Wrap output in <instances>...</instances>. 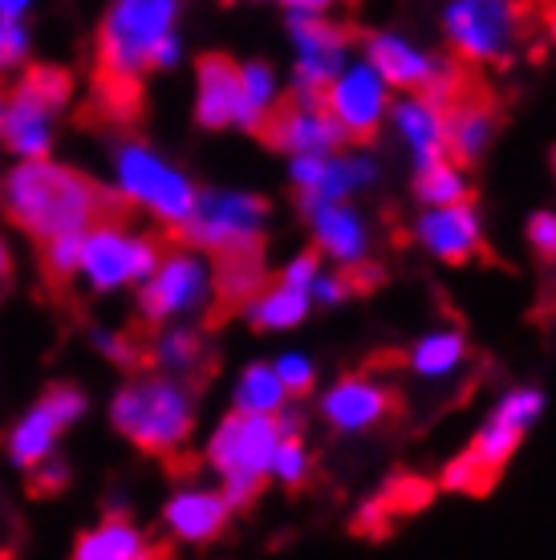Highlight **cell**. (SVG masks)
Masks as SVG:
<instances>
[{"instance_id":"1","label":"cell","mask_w":556,"mask_h":560,"mask_svg":"<svg viewBox=\"0 0 556 560\" xmlns=\"http://www.w3.org/2000/svg\"><path fill=\"white\" fill-rule=\"evenodd\" d=\"M4 211L21 232L45 244L106 220H126V199L85 179L82 171L57 167L37 154L4 179Z\"/></svg>"},{"instance_id":"2","label":"cell","mask_w":556,"mask_h":560,"mask_svg":"<svg viewBox=\"0 0 556 560\" xmlns=\"http://www.w3.org/2000/svg\"><path fill=\"white\" fill-rule=\"evenodd\" d=\"M179 0H114L97 28L94 70L142 78L147 70L175 66L179 57Z\"/></svg>"},{"instance_id":"3","label":"cell","mask_w":556,"mask_h":560,"mask_svg":"<svg viewBox=\"0 0 556 560\" xmlns=\"http://www.w3.org/2000/svg\"><path fill=\"white\" fill-rule=\"evenodd\" d=\"M111 419L139 451L175 459L192 439V394L171 378H139L118 390Z\"/></svg>"},{"instance_id":"4","label":"cell","mask_w":556,"mask_h":560,"mask_svg":"<svg viewBox=\"0 0 556 560\" xmlns=\"http://www.w3.org/2000/svg\"><path fill=\"white\" fill-rule=\"evenodd\" d=\"M280 434L285 427L277 415H248V410H232L216 427L208 443V463L223 476V500L232 508H248L260 495Z\"/></svg>"},{"instance_id":"5","label":"cell","mask_w":556,"mask_h":560,"mask_svg":"<svg viewBox=\"0 0 556 560\" xmlns=\"http://www.w3.org/2000/svg\"><path fill=\"white\" fill-rule=\"evenodd\" d=\"M268 203L248 191H204L195 196L192 215L175 228V240L211 256L260 253L265 244Z\"/></svg>"},{"instance_id":"6","label":"cell","mask_w":556,"mask_h":560,"mask_svg":"<svg viewBox=\"0 0 556 560\" xmlns=\"http://www.w3.org/2000/svg\"><path fill=\"white\" fill-rule=\"evenodd\" d=\"M447 45L472 66H508L524 37V13L516 0H447Z\"/></svg>"},{"instance_id":"7","label":"cell","mask_w":556,"mask_h":560,"mask_svg":"<svg viewBox=\"0 0 556 560\" xmlns=\"http://www.w3.org/2000/svg\"><path fill=\"white\" fill-rule=\"evenodd\" d=\"M73 82L57 66H33L25 78L4 90V118H0V139L16 154L37 159L49 151L54 139V114L70 102Z\"/></svg>"},{"instance_id":"8","label":"cell","mask_w":556,"mask_h":560,"mask_svg":"<svg viewBox=\"0 0 556 560\" xmlns=\"http://www.w3.org/2000/svg\"><path fill=\"white\" fill-rule=\"evenodd\" d=\"M118 191L126 203H139L171 228H179L192 215L199 196L179 167H171L167 159L147 151L142 142H126L118 151Z\"/></svg>"},{"instance_id":"9","label":"cell","mask_w":556,"mask_h":560,"mask_svg":"<svg viewBox=\"0 0 556 560\" xmlns=\"http://www.w3.org/2000/svg\"><path fill=\"white\" fill-rule=\"evenodd\" d=\"M159 265V240L130 232L126 220H106L82 232V272L97 293L123 289L130 280H147Z\"/></svg>"},{"instance_id":"10","label":"cell","mask_w":556,"mask_h":560,"mask_svg":"<svg viewBox=\"0 0 556 560\" xmlns=\"http://www.w3.org/2000/svg\"><path fill=\"white\" fill-rule=\"evenodd\" d=\"M366 61L386 78L390 90L403 94H431L439 102H451L463 94V78L455 66H447L431 49L403 37V33H370L366 37Z\"/></svg>"},{"instance_id":"11","label":"cell","mask_w":556,"mask_h":560,"mask_svg":"<svg viewBox=\"0 0 556 560\" xmlns=\"http://www.w3.org/2000/svg\"><path fill=\"white\" fill-rule=\"evenodd\" d=\"M390 94L394 90L386 85V78L366 57H358V61H346L334 82L321 90V102H325V110L334 114L346 142H370L386 122Z\"/></svg>"},{"instance_id":"12","label":"cell","mask_w":556,"mask_h":560,"mask_svg":"<svg viewBox=\"0 0 556 560\" xmlns=\"http://www.w3.org/2000/svg\"><path fill=\"white\" fill-rule=\"evenodd\" d=\"M544 415V394L532 390V386H520V390H508L496 402L491 410V419L479 427V434L472 439V447L463 451L467 459L475 463V471L484 476V483L491 488L496 476H500L508 459L516 455L520 447V439L532 431V422Z\"/></svg>"},{"instance_id":"13","label":"cell","mask_w":556,"mask_h":560,"mask_svg":"<svg viewBox=\"0 0 556 560\" xmlns=\"http://www.w3.org/2000/svg\"><path fill=\"white\" fill-rule=\"evenodd\" d=\"M211 296V268L195 253H187V244L175 240V248L167 256H159L154 272L142 284V317L151 325L192 313Z\"/></svg>"},{"instance_id":"14","label":"cell","mask_w":556,"mask_h":560,"mask_svg":"<svg viewBox=\"0 0 556 560\" xmlns=\"http://www.w3.org/2000/svg\"><path fill=\"white\" fill-rule=\"evenodd\" d=\"M289 37L297 49V94L321 98V90L334 82L337 70L349 61V33L325 13H292Z\"/></svg>"},{"instance_id":"15","label":"cell","mask_w":556,"mask_h":560,"mask_svg":"<svg viewBox=\"0 0 556 560\" xmlns=\"http://www.w3.org/2000/svg\"><path fill=\"white\" fill-rule=\"evenodd\" d=\"M378 179V163L366 151H325V154H292V183L301 196V211L317 203H337L366 191Z\"/></svg>"},{"instance_id":"16","label":"cell","mask_w":556,"mask_h":560,"mask_svg":"<svg viewBox=\"0 0 556 560\" xmlns=\"http://www.w3.org/2000/svg\"><path fill=\"white\" fill-rule=\"evenodd\" d=\"M256 135H265V142H273L277 151L289 154H325L346 142L341 127L334 122V114L325 110V102L301 98V94H292L289 102L280 98L277 110L268 114L265 127L256 130Z\"/></svg>"},{"instance_id":"17","label":"cell","mask_w":556,"mask_h":560,"mask_svg":"<svg viewBox=\"0 0 556 560\" xmlns=\"http://www.w3.org/2000/svg\"><path fill=\"white\" fill-rule=\"evenodd\" d=\"M85 410V398L73 386H54V390L45 394L37 407L28 410L25 419L16 422L13 439H9V451H13V459L33 471V467H42L49 459V451H54L57 434L66 431L78 415Z\"/></svg>"},{"instance_id":"18","label":"cell","mask_w":556,"mask_h":560,"mask_svg":"<svg viewBox=\"0 0 556 560\" xmlns=\"http://www.w3.org/2000/svg\"><path fill=\"white\" fill-rule=\"evenodd\" d=\"M415 240L443 265H463L484 248V220L479 211L463 199V203H439V208H422L415 220Z\"/></svg>"},{"instance_id":"19","label":"cell","mask_w":556,"mask_h":560,"mask_svg":"<svg viewBox=\"0 0 556 560\" xmlns=\"http://www.w3.org/2000/svg\"><path fill=\"white\" fill-rule=\"evenodd\" d=\"M195 78H199V94H195V118H199V127L252 130L248 102H244V82H240V66L232 61V57H223V54L199 57Z\"/></svg>"},{"instance_id":"20","label":"cell","mask_w":556,"mask_h":560,"mask_svg":"<svg viewBox=\"0 0 556 560\" xmlns=\"http://www.w3.org/2000/svg\"><path fill=\"white\" fill-rule=\"evenodd\" d=\"M305 215L313 228V244L325 260H334L346 272H362L370 265V228L358 215V208H349V199L305 208Z\"/></svg>"},{"instance_id":"21","label":"cell","mask_w":556,"mask_h":560,"mask_svg":"<svg viewBox=\"0 0 556 560\" xmlns=\"http://www.w3.org/2000/svg\"><path fill=\"white\" fill-rule=\"evenodd\" d=\"M321 415L325 422L341 434H366L382 427L394 415V390L382 382H370L362 374L334 382L325 398H321Z\"/></svg>"},{"instance_id":"22","label":"cell","mask_w":556,"mask_h":560,"mask_svg":"<svg viewBox=\"0 0 556 560\" xmlns=\"http://www.w3.org/2000/svg\"><path fill=\"white\" fill-rule=\"evenodd\" d=\"M386 122L410 151L415 167L447 154V102L431 94H403L398 102H390Z\"/></svg>"},{"instance_id":"23","label":"cell","mask_w":556,"mask_h":560,"mask_svg":"<svg viewBox=\"0 0 556 560\" xmlns=\"http://www.w3.org/2000/svg\"><path fill=\"white\" fill-rule=\"evenodd\" d=\"M228 512H232V504L223 500V491H179L167 504L163 520H167L175 540L204 545V540H216L223 533Z\"/></svg>"},{"instance_id":"24","label":"cell","mask_w":556,"mask_h":560,"mask_svg":"<svg viewBox=\"0 0 556 560\" xmlns=\"http://www.w3.org/2000/svg\"><path fill=\"white\" fill-rule=\"evenodd\" d=\"M491 135H496V114L487 110L479 98H451L447 102V154L472 167L484 159V151L491 147Z\"/></svg>"},{"instance_id":"25","label":"cell","mask_w":556,"mask_h":560,"mask_svg":"<svg viewBox=\"0 0 556 560\" xmlns=\"http://www.w3.org/2000/svg\"><path fill=\"white\" fill-rule=\"evenodd\" d=\"M313 308V293L301 289V284H289V280H273V284H260L256 293L244 301V313L256 329H292L301 325Z\"/></svg>"},{"instance_id":"26","label":"cell","mask_w":556,"mask_h":560,"mask_svg":"<svg viewBox=\"0 0 556 560\" xmlns=\"http://www.w3.org/2000/svg\"><path fill=\"white\" fill-rule=\"evenodd\" d=\"M73 557H82V560H142V557H163V548L147 545V536H142L126 516H106L94 533H85L82 540H78Z\"/></svg>"},{"instance_id":"27","label":"cell","mask_w":556,"mask_h":560,"mask_svg":"<svg viewBox=\"0 0 556 560\" xmlns=\"http://www.w3.org/2000/svg\"><path fill=\"white\" fill-rule=\"evenodd\" d=\"M410 370L427 382H443L455 378L463 365H467V337L460 329H435V334H422L410 346Z\"/></svg>"},{"instance_id":"28","label":"cell","mask_w":556,"mask_h":560,"mask_svg":"<svg viewBox=\"0 0 556 560\" xmlns=\"http://www.w3.org/2000/svg\"><path fill=\"white\" fill-rule=\"evenodd\" d=\"M260 284H265L260 253L216 256V268H211V293H216L220 308H244V301H248Z\"/></svg>"},{"instance_id":"29","label":"cell","mask_w":556,"mask_h":560,"mask_svg":"<svg viewBox=\"0 0 556 560\" xmlns=\"http://www.w3.org/2000/svg\"><path fill=\"white\" fill-rule=\"evenodd\" d=\"M415 196L422 208H439V203H463V199H472L467 167L455 163L451 154L422 163V167H415Z\"/></svg>"},{"instance_id":"30","label":"cell","mask_w":556,"mask_h":560,"mask_svg":"<svg viewBox=\"0 0 556 560\" xmlns=\"http://www.w3.org/2000/svg\"><path fill=\"white\" fill-rule=\"evenodd\" d=\"M204 337L192 329H175V334L151 337L147 341V362L159 365L163 374H179V378H195L204 365Z\"/></svg>"},{"instance_id":"31","label":"cell","mask_w":556,"mask_h":560,"mask_svg":"<svg viewBox=\"0 0 556 560\" xmlns=\"http://www.w3.org/2000/svg\"><path fill=\"white\" fill-rule=\"evenodd\" d=\"M289 402V390L285 382L277 378L273 365H248L236 382V410H248V415H280Z\"/></svg>"},{"instance_id":"32","label":"cell","mask_w":556,"mask_h":560,"mask_svg":"<svg viewBox=\"0 0 556 560\" xmlns=\"http://www.w3.org/2000/svg\"><path fill=\"white\" fill-rule=\"evenodd\" d=\"M240 82H244V102H248L252 130H260L265 118L277 110V102H280L277 73H273V66H265V61H248V66H240Z\"/></svg>"},{"instance_id":"33","label":"cell","mask_w":556,"mask_h":560,"mask_svg":"<svg viewBox=\"0 0 556 560\" xmlns=\"http://www.w3.org/2000/svg\"><path fill=\"white\" fill-rule=\"evenodd\" d=\"M78 260H82V232L45 240L42 265H45V280H49V284H57V289L70 284V277L78 272Z\"/></svg>"},{"instance_id":"34","label":"cell","mask_w":556,"mask_h":560,"mask_svg":"<svg viewBox=\"0 0 556 560\" xmlns=\"http://www.w3.org/2000/svg\"><path fill=\"white\" fill-rule=\"evenodd\" d=\"M309 467H313V459H309L305 443H301V434H280L277 451H273V467H268V476H277L285 488H301L309 479Z\"/></svg>"},{"instance_id":"35","label":"cell","mask_w":556,"mask_h":560,"mask_svg":"<svg viewBox=\"0 0 556 560\" xmlns=\"http://www.w3.org/2000/svg\"><path fill=\"white\" fill-rule=\"evenodd\" d=\"M273 370H277V378L285 382L289 394L313 390V378H317V370H313V362H309L305 353H285V358L273 362Z\"/></svg>"},{"instance_id":"36","label":"cell","mask_w":556,"mask_h":560,"mask_svg":"<svg viewBox=\"0 0 556 560\" xmlns=\"http://www.w3.org/2000/svg\"><path fill=\"white\" fill-rule=\"evenodd\" d=\"M349 293H354V272H346V268H337V272L321 268L313 277V301H321V305H341Z\"/></svg>"},{"instance_id":"37","label":"cell","mask_w":556,"mask_h":560,"mask_svg":"<svg viewBox=\"0 0 556 560\" xmlns=\"http://www.w3.org/2000/svg\"><path fill=\"white\" fill-rule=\"evenodd\" d=\"M529 244L541 260H556V211H536L529 220Z\"/></svg>"},{"instance_id":"38","label":"cell","mask_w":556,"mask_h":560,"mask_svg":"<svg viewBox=\"0 0 556 560\" xmlns=\"http://www.w3.org/2000/svg\"><path fill=\"white\" fill-rule=\"evenodd\" d=\"M28 49V37L25 28L16 25V16H0V70H9L16 66Z\"/></svg>"},{"instance_id":"39","label":"cell","mask_w":556,"mask_h":560,"mask_svg":"<svg viewBox=\"0 0 556 560\" xmlns=\"http://www.w3.org/2000/svg\"><path fill=\"white\" fill-rule=\"evenodd\" d=\"M66 483V467H33V483H28V491L33 495H54L57 488Z\"/></svg>"},{"instance_id":"40","label":"cell","mask_w":556,"mask_h":560,"mask_svg":"<svg viewBox=\"0 0 556 560\" xmlns=\"http://www.w3.org/2000/svg\"><path fill=\"white\" fill-rule=\"evenodd\" d=\"M280 4H289L292 13H329L337 0H280Z\"/></svg>"},{"instance_id":"41","label":"cell","mask_w":556,"mask_h":560,"mask_svg":"<svg viewBox=\"0 0 556 560\" xmlns=\"http://www.w3.org/2000/svg\"><path fill=\"white\" fill-rule=\"evenodd\" d=\"M28 9V0H0V16H21Z\"/></svg>"},{"instance_id":"42","label":"cell","mask_w":556,"mask_h":560,"mask_svg":"<svg viewBox=\"0 0 556 560\" xmlns=\"http://www.w3.org/2000/svg\"><path fill=\"white\" fill-rule=\"evenodd\" d=\"M544 28H548V37L556 45V0H548V9H544Z\"/></svg>"},{"instance_id":"43","label":"cell","mask_w":556,"mask_h":560,"mask_svg":"<svg viewBox=\"0 0 556 560\" xmlns=\"http://www.w3.org/2000/svg\"><path fill=\"white\" fill-rule=\"evenodd\" d=\"M9 277V244H4V240H0V280Z\"/></svg>"},{"instance_id":"44","label":"cell","mask_w":556,"mask_h":560,"mask_svg":"<svg viewBox=\"0 0 556 560\" xmlns=\"http://www.w3.org/2000/svg\"><path fill=\"white\" fill-rule=\"evenodd\" d=\"M0 118H4V85H0Z\"/></svg>"},{"instance_id":"45","label":"cell","mask_w":556,"mask_h":560,"mask_svg":"<svg viewBox=\"0 0 556 560\" xmlns=\"http://www.w3.org/2000/svg\"><path fill=\"white\" fill-rule=\"evenodd\" d=\"M553 167H556V154H553Z\"/></svg>"}]
</instances>
